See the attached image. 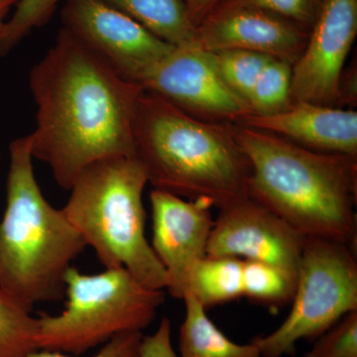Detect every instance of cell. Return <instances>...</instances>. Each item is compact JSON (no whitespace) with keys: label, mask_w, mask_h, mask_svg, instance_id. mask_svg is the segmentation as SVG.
<instances>
[{"label":"cell","mask_w":357,"mask_h":357,"mask_svg":"<svg viewBox=\"0 0 357 357\" xmlns=\"http://www.w3.org/2000/svg\"><path fill=\"white\" fill-rule=\"evenodd\" d=\"M147 184L135 157H107L82 171L62 210L105 269L124 268L145 287L164 290L168 277L145 236Z\"/></svg>","instance_id":"5b68a950"},{"label":"cell","mask_w":357,"mask_h":357,"mask_svg":"<svg viewBox=\"0 0 357 357\" xmlns=\"http://www.w3.org/2000/svg\"><path fill=\"white\" fill-rule=\"evenodd\" d=\"M250 166L248 196L305 237L356 241L357 158L321 153L243 126H232Z\"/></svg>","instance_id":"7a4b0ae2"},{"label":"cell","mask_w":357,"mask_h":357,"mask_svg":"<svg viewBox=\"0 0 357 357\" xmlns=\"http://www.w3.org/2000/svg\"><path fill=\"white\" fill-rule=\"evenodd\" d=\"M62 20L96 57L134 84L175 47L105 0H66Z\"/></svg>","instance_id":"9c48e42d"},{"label":"cell","mask_w":357,"mask_h":357,"mask_svg":"<svg viewBox=\"0 0 357 357\" xmlns=\"http://www.w3.org/2000/svg\"><path fill=\"white\" fill-rule=\"evenodd\" d=\"M303 357H357V311L345 314L317 338Z\"/></svg>","instance_id":"cb8c5ba5"},{"label":"cell","mask_w":357,"mask_h":357,"mask_svg":"<svg viewBox=\"0 0 357 357\" xmlns=\"http://www.w3.org/2000/svg\"><path fill=\"white\" fill-rule=\"evenodd\" d=\"M208 53L222 81L248 103L256 79L265 65L273 59L263 54L244 50H222Z\"/></svg>","instance_id":"44dd1931"},{"label":"cell","mask_w":357,"mask_h":357,"mask_svg":"<svg viewBox=\"0 0 357 357\" xmlns=\"http://www.w3.org/2000/svg\"><path fill=\"white\" fill-rule=\"evenodd\" d=\"M222 1L223 0H185L188 11H189L190 17H191L192 23H194L197 27H198Z\"/></svg>","instance_id":"83f0119b"},{"label":"cell","mask_w":357,"mask_h":357,"mask_svg":"<svg viewBox=\"0 0 357 357\" xmlns=\"http://www.w3.org/2000/svg\"><path fill=\"white\" fill-rule=\"evenodd\" d=\"M310 33L299 25L252 7L217 8L197 27L195 46L206 52L244 50L295 64Z\"/></svg>","instance_id":"4fadbf2b"},{"label":"cell","mask_w":357,"mask_h":357,"mask_svg":"<svg viewBox=\"0 0 357 357\" xmlns=\"http://www.w3.org/2000/svg\"><path fill=\"white\" fill-rule=\"evenodd\" d=\"M29 136L9 145L6 208L0 222V289L28 311L66 297V275L86 241L40 189Z\"/></svg>","instance_id":"277c9868"},{"label":"cell","mask_w":357,"mask_h":357,"mask_svg":"<svg viewBox=\"0 0 357 357\" xmlns=\"http://www.w3.org/2000/svg\"><path fill=\"white\" fill-rule=\"evenodd\" d=\"M357 34V0H324L306 48L293 65L292 103L335 107L338 83Z\"/></svg>","instance_id":"8fae6325"},{"label":"cell","mask_w":357,"mask_h":357,"mask_svg":"<svg viewBox=\"0 0 357 357\" xmlns=\"http://www.w3.org/2000/svg\"><path fill=\"white\" fill-rule=\"evenodd\" d=\"M152 248L168 277L167 290L184 299L190 272L206 255L213 220V204L204 199L185 201L171 192H150Z\"/></svg>","instance_id":"7c38bea8"},{"label":"cell","mask_w":357,"mask_h":357,"mask_svg":"<svg viewBox=\"0 0 357 357\" xmlns=\"http://www.w3.org/2000/svg\"><path fill=\"white\" fill-rule=\"evenodd\" d=\"M37 105L29 134L33 158L50 167L56 183L70 191L93 162L134 157L132 123L139 84L122 79L63 27L30 72Z\"/></svg>","instance_id":"6da1fadb"},{"label":"cell","mask_w":357,"mask_h":357,"mask_svg":"<svg viewBox=\"0 0 357 357\" xmlns=\"http://www.w3.org/2000/svg\"><path fill=\"white\" fill-rule=\"evenodd\" d=\"M291 303L287 319L276 331L252 340L261 357L290 356L299 340H317L357 311V263L351 246L305 237Z\"/></svg>","instance_id":"52a82bcc"},{"label":"cell","mask_w":357,"mask_h":357,"mask_svg":"<svg viewBox=\"0 0 357 357\" xmlns=\"http://www.w3.org/2000/svg\"><path fill=\"white\" fill-rule=\"evenodd\" d=\"M239 124L276 134L312 151L357 158L354 109L296 102L281 114L250 115Z\"/></svg>","instance_id":"5bb4252c"},{"label":"cell","mask_w":357,"mask_h":357,"mask_svg":"<svg viewBox=\"0 0 357 357\" xmlns=\"http://www.w3.org/2000/svg\"><path fill=\"white\" fill-rule=\"evenodd\" d=\"M243 297L277 310L292 302L297 274L270 263L243 260Z\"/></svg>","instance_id":"ac0fdd59"},{"label":"cell","mask_w":357,"mask_h":357,"mask_svg":"<svg viewBox=\"0 0 357 357\" xmlns=\"http://www.w3.org/2000/svg\"><path fill=\"white\" fill-rule=\"evenodd\" d=\"M62 0H20L0 34V58L6 57L32 30L46 24Z\"/></svg>","instance_id":"7402d4cb"},{"label":"cell","mask_w":357,"mask_h":357,"mask_svg":"<svg viewBox=\"0 0 357 357\" xmlns=\"http://www.w3.org/2000/svg\"><path fill=\"white\" fill-rule=\"evenodd\" d=\"M18 1L20 0H0V34L6 26L7 16Z\"/></svg>","instance_id":"f1b7e54d"},{"label":"cell","mask_w":357,"mask_h":357,"mask_svg":"<svg viewBox=\"0 0 357 357\" xmlns=\"http://www.w3.org/2000/svg\"><path fill=\"white\" fill-rule=\"evenodd\" d=\"M140 357H178L172 344V325L167 317L162 319L153 335H143Z\"/></svg>","instance_id":"484cf974"},{"label":"cell","mask_w":357,"mask_h":357,"mask_svg":"<svg viewBox=\"0 0 357 357\" xmlns=\"http://www.w3.org/2000/svg\"><path fill=\"white\" fill-rule=\"evenodd\" d=\"M188 294L206 310L243 297V259L206 255L190 272Z\"/></svg>","instance_id":"e0dca14e"},{"label":"cell","mask_w":357,"mask_h":357,"mask_svg":"<svg viewBox=\"0 0 357 357\" xmlns=\"http://www.w3.org/2000/svg\"><path fill=\"white\" fill-rule=\"evenodd\" d=\"M357 102L356 63L344 68L338 83L337 100L335 107L354 109Z\"/></svg>","instance_id":"4316f807"},{"label":"cell","mask_w":357,"mask_h":357,"mask_svg":"<svg viewBox=\"0 0 357 357\" xmlns=\"http://www.w3.org/2000/svg\"><path fill=\"white\" fill-rule=\"evenodd\" d=\"M138 84L202 121L239 124L252 115L248 103L222 81L208 52L195 45L174 47Z\"/></svg>","instance_id":"ba28073f"},{"label":"cell","mask_w":357,"mask_h":357,"mask_svg":"<svg viewBox=\"0 0 357 357\" xmlns=\"http://www.w3.org/2000/svg\"><path fill=\"white\" fill-rule=\"evenodd\" d=\"M305 236L250 197L220 208L206 255L270 263L298 273Z\"/></svg>","instance_id":"30bf717a"},{"label":"cell","mask_w":357,"mask_h":357,"mask_svg":"<svg viewBox=\"0 0 357 357\" xmlns=\"http://www.w3.org/2000/svg\"><path fill=\"white\" fill-rule=\"evenodd\" d=\"M185 316L180 328L181 357H261L252 342L238 344L230 340L206 314V310L188 294Z\"/></svg>","instance_id":"9a60e30c"},{"label":"cell","mask_w":357,"mask_h":357,"mask_svg":"<svg viewBox=\"0 0 357 357\" xmlns=\"http://www.w3.org/2000/svg\"><path fill=\"white\" fill-rule=\"evenodd\" d=\"M172 46L194 45L197 26L185 0H105Z\"/></svg>","instance_id":"2e32d148"},{"label":"cell","mask_w":357,"mask_h":357,"mask_svg":"<svg viewBox=\"0 0 357 357\" xmlns=\"http://www.w3.org/2000/svg\"><path fill=\"white\" fill-rule=\"evenodd\" d=\"M67 303L57 316L37 317V349L82 354L119 333L146 328L165 302L163 290H152L124 268L102 273L66 275Z\"/></svg>","instance_id":"8992f818"},{"label":"cell","mask_w":357,"mask_h":357,"mask_svg":"<svg viewBox=\"0 0 357 357\" xmlns=\"http://www.w3.org/2000/svg\"><path fill=\"white\" fill-rule=\"evenodd\" d=\"M323 2L324 0H223L217 8L252 7L262 9L285 18L310 33Z\"/></svg>","instance_id":"603a6c76"},{"label":"cell","mask_w":357,"mask_h":357,"mask_svg":"<svg viewBox=\"0 0 357 357\" xmlns=\"http://www.w3.org/2000/svg\"><path fill=\"white\" fill-rule=\"evenodd\" d=\"M292 68L290 63L274 58L265 65L249 96L252 115L278 114L291 107Z\"/></svg>","instance_id":"ffe728a7"},{"label":"cell","mask_w":357,"mask_h":357,"mask_svg":"<svg viewBox=\"0 0 357 357\" xmlns=\"http://www.w3.org/2000/svg\"><path fill=\"white\" fill-rule=\"evenodd\" d=\"M143 335L141 332H129L115 335L93 357H140L141 342ZM28 357H75L64 352L38 351L32 352Z\"/></svg>","instance_id":"d4e9b609"},{"label":"cell","mask_w":357,"mask_h":357,"mask_svg":"<svg viewBox=\"0 0 357 357\" xmlns=\"http://www.w3.org/2000/svg\"><path fill=\"white\" fill-rule=\"evenodd\" d=\"M37 319L0 289V357H28L36 347Z\"/></svg>","instance_id":"d6986e66"},{"label":"cell","mask_w":357,"mask_h":357,"mask_svg":"<svg viewBox=\"0 0 357 357\" xmlns=\"http://www.w3.org/2000/svg\"><path fill=\"white\" fill-rule=\"evenodd\" d=\"M232 126L196 119L143 89L133 116L134 157L154 189L222 208L248 197L250 166Z\"/></svg>","instance_id":"3957f363"}]
</instances>
